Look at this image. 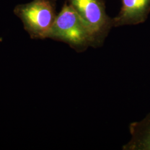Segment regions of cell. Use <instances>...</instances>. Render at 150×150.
Returning <instances> with one entry per match:
<instances>
[{"label":"cell","mask_w":150,"mask_h":150,"mask_svg":"<svg viewBox=\"0 0 150 150\" xmlns=\"http://www.w3.org/2000/svg\"><path fill=\"white\" fill-rule=\"evenodd\" d=\"M46 38L60 40L76 47L95 42L80 16L66 1Z\"/></svg>","instance_id":"cell-1"},{"label":"cell","mask_w":150,"mask_h":150,"mask_svg":"<svg viewBox=\"0 0 150 150\" xmlns=\"http://www.w3.org/2000/svg\"><path fill=\"white\" fill-rule=\"evenodd\" d=\"M56 0H33L16 6L13 12L32 38H45L56 18Z\"/></svg>","instance_id":"cell-2"},{"label":"cell","mask_w":150,"mask_h":150,"mask_svg":"<svg viewBox=\"0 0 150 150\" xmlns=\"http://www.w3.org/2000/svg\"><path fill=\"white\" fill-rule=\"evenodd\" d=\"M134 147L139 150H150V115L143 121L135 125Z\"/></svg>","instance_id":"cell-5"},{"label":"cell","mask_w":150,"mask_h":150,"mask_svg":"<svg viewBox=\"0 0 150 150\" xmlns=\"http://www.w3.org/2000/svg\"><path fill=\"white\" fill-rule=\"evenodd\" d=\"M80 16L95 42L103 37L112 26L107 15L104 0H66Z\"/></svg>","instance_id":"cell-3"},{"label":"cell","mask_w":150,"mask_h":150,"mask_svg":"<svg viewBox=\"0 0 150 150\" xmlns=\"http://www.w3.org/2000/svg\"><path fill=\"white\" fill-rule=\"evenodd\" d=\"M122 7L112 18L113 26L137 25L146 20L150 12V0H122Z\"/></svg>","instance_id":"cell-4"}]
</instances>
